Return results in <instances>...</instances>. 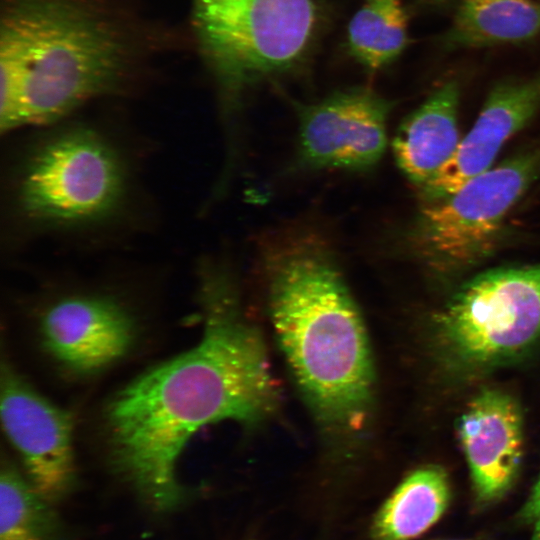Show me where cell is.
<instances>
[{
    "label": "cell",
    "instance_id": "6da1fadb",
    "mask_svg": "<svg viewBox=\"0 0 540 540\" xmlns=\"http://www.w3.org/2000/svg\"><path fill=\"white\" fill-rule=\"evenodd\" d=\"M199 275L200 342L130 383L107 409L117 467L161 510L180 500L176 465L199 429L222 420L257 424L278 400L264 343L241 311L231 273L206 260Z\"/></svg>",
    "mask_w": 540,
    "mask_h": 540
},
{
    "label": "cell",
    "instance_id": "7a4b0ae2",
    "mask_svg": "<svg viewBox=\"0 0 540 540\" xmlns=\"http://www.w3.org/2000/svg\"><path fill=\"white\" fill-rule=\"evenodd\" d=\"M184 40L145 0H1V132L128 95Z\"/></svg>",
    "mask_w": 540,
    "mask_h": 540
},
{
    "label": "cell",
    "instance_id": "3957f363",
    "mask_svg": "<svg viewBox=\"0 0 540 540\" xmlns=\"http://www.w3.org/2000/svg\"><path fill=\"white\" fill-rule=\"evenodd\" d=\"M261 265L281 349L322 432L341 449L368 427L374 372L357 305L327 241L297 230L268 243Z\"/></svg>",
    "mask_w": 540,
    "mask_h": 540
},
{
    "label": "cell",
    "instance_id": "277c9868",
    "mask_svg": "<svg viewBox=\"0 0 540 540\" xmlns=\"http://www.w3.org/2000/svg\"><path fill=\"white\" fill-rule=\"evenodd\" d=\"M47 128L9 173L7 202L14 222L39 235L97 232L117 223L133 190L123 150L85 123Z\"/></svg>",
    "mask_w": 540,
    "mask_h": 540
},
{
    "label": "cell",
    "instance_id": "5b68a950",
    "mask_svg": "<svg viewBox=\"0 0 540 540\" xmlns=\"http://www.w3.org/2000/svg\"><path fill=\"white\" fill-rule=\"evenodd\" d=\"M320 0H191V39L227 127L251 86L301 64L319 36Z\"/></svg>",
    "mask_w": 540,
    "mask_h": 540
},
{
    "label": "cell",
    "instance_id": "8992f818",
    "mask_svg": "<svg viewBox=\"0 0 540 540\" xmlns=\"http://www.w3.org/2000/svg\"><path fill=\"white\" fill-rule=\"evenodd\" d=\"M439 358L458 375L488 373L540 343V263L503 266L463 282L434 314Z\"/></svg>",
    "mask_w": 540,
    "mask_h": 540
},
{
    "label": "cell",
    "instance_id": "52a82bcc",
    "mask_svg": "<svg viewBox=\"0 0 540 540\" xmlns=\"http://www.w3.org/2000/svg\"><path fill=\"white\" fill-rule=\"evenodd\" d=\"M539 176L540 140L452 193L424 201L406 231L410 254L438 276L474 268L495 250L508 215Z\"/></svg>",
    "mask_w": 540,
    "mask_h": 540
},
{
    "label": "cell",
    "instance_id": "ba28073f",
    "mask_svg": "<svg viewBox=\"0 0 540 540\" xmlns=\"http://www.w3.org/2000/svg\"><path fill=\"white\" fill-rule=\"evenodd\" d=\"M391 101L366 87L349 88L310 104H296L297 155L316 170L363 171L387 147Z\"/></svg>",
    "mask_w": 540,
    "mask_h": 540
},
{
    "label": "cell",
    "instance_id": "9c48e42d",
    "mask_svg": "<svg viewBox=\"0 0 540 540\" xmlns=\"http://www.w3.org/2000/svg\"><path fill=\"white\" fill-rule=\"evenodd\" d=\"M0 410L4 431L23 460L30 484L46 501L63 496L74 479L70 415L5 365Z\"/></svg>",
    "mask_w": 540,
    "mask_h": 540
},
{
    "label": "cell",
    "instance_id": "30bf717a",
    "mask_svg": "<svg viewBox=\"0 0 540 540\" xmlns=\"http://www.w3.org/2000/svg\"><path fill=\"white\" fill-rule=\"evenodd\" d=\"M458 435L478 501L503 496L518 474L523 455L518 403L498 389L480 391L461 415Z\"/></svg>",
    "mask_w": 540,
    "mask_h": 540
},
{
    "label": "cell",
    "instance_id": "8fae6325",
    "mask_svg": "<svg viewBox=\"0 0 540 540\" xmlns=\"http://www.w3.org/2000/svg\"><path fill=\"white\" fill-rule=\"evenodd\" d=\"M540 110V71L526 79L497 83L478 117L461 139L453 159L421 194L424 201L446 196L491 168L502 147L525 128Z\"/></svg>",
    "mask_w": 540,
    "mask_h": 540
},
{
    "label": "cell",
    "instance_id": "7c38bea8",
    "mask_svg": "<svg viewBox=\"0 0 540 540\" xmlns=\"http://www.w3.org/2000/svg\"><path fill=\"white\" fill-rule=\"evenodd\" d=\"M48 350L78 371L102 368L123 356L133 339L128 313L113 300L88 295L65 297L42 317Z\"/></svg>",
    "mask_w": 540,
    "mask_h": 540
},
{
    "label": "cell",
    "instance_id": "4fadbf2b",
    "mask_svg": "<svg viewBox=\"0 0 540 540\" xmlns=\"http://www.w3.org/2000/svg\"><path fill=\"white\" fill-rule=\"evenodd\" d=\"M459 100L458 82H445L402 121L394 136L397 166L420 194L434 183L459 148Z\"/></svg>",
    "mask_w": 540,
    "mask_h": 540
},
{
    "label": "cell",
    "instance_id": "5bb4252c",
    "mask_svg": "<svg viewBox=\"0 0 540 540\" xmlns=\"http://www.w3.org/2000/svg\"><path fill=\"white\" fill-rule=\"evenodd\" d=\"M446 472L425 466L410 473L378 510L371 524L373 540H412L433 526L450 501Z\"/></svg>",
    "mask_w": 540,
    "mask_h": 540
},
{
    "label": "cell",
    "instance_id": "9a60e30c",
    "mask_svg": "<svg viewBox=\"0 0 540 540\" xmlns=\"http://www.w3.org/2000/svg\"><path fill=\"white\" fill-rule=\"evenodd\" d=\"M538 35L540 1L462 0L443 42L450 48H480Z\"/></svg>",
    "mask_w": 540,
    "mask_h": 540
},
{
    "label": "cell",
    "instance_id": "2e32d148",
    "mask_svg": "<svg viewBox=\"0 0 540 540\" xmlns=\"http://www.w3.org/2000/svg\"><path fill=\"white\" fill-rule=\"evenodd\" d=\"M407 43L408 18L402 0H364L349 22V53L369 73L392 63Z\"/></svg>",
    "mask_w": 540,
    "mask_h": 540
},
{
    "label": "cell",
    "instance_id": "e0dca14e",
    "mask_svg": "<svg viewBox=\"0 0 540 540\" xmlns=\"http://www.w3.org/2000/svg\"><path fill=\"white\" fill-rule=\"evenodd\" d=\"M46 501L11 466L0 477V540H54L56 525Z\"/></svg>",
    "mask_w": 540,
    "mask_h": 540
},
{
    "label": "cell",
    "instance_id": "ac0fdd59",
    "mask_svg": "<svg viewBox=\"0 0 540 540\" xmlns=\"http://www.w3.org/2000/svg\"><path fill=\"white\" fill-rule=\"evenodd\" d=\"M520 517L526 522H534L540 517V475L520 512Z\"/></svg>",
    "mask_w": 540,
    "mask_h": 540
},
{
    "label": "cell",
    "instance_id": "d6986e66",
    "mask_svg": "<svg viewBox=\"0 0 540 540\" xmlns=\"http://www.w3.org/2000/svg\"><path fill=\"white\" fill-rule=\"evenodd\" d=\"M534 522L535 529L533 534V540H540V517H538Z\"/></svg>",
    "mask_w": 540,
    "mask_h": 540
},
{
    "label": "cell",
    "instance_id": "ffe728a7",
    "mask_svg": "<svg viewBox=\"0 0 540 540\" xmlns=\"http://www.w3.org/2000/svg\"><path fill=\"white\" fill-rule=\"evenodd\" d=\"M432 1H435V0H432ZM437 1H439V0H437Z\"/></svg>",
    "mask_w": 540,
    "mask_h": 540
}]
</instances>
